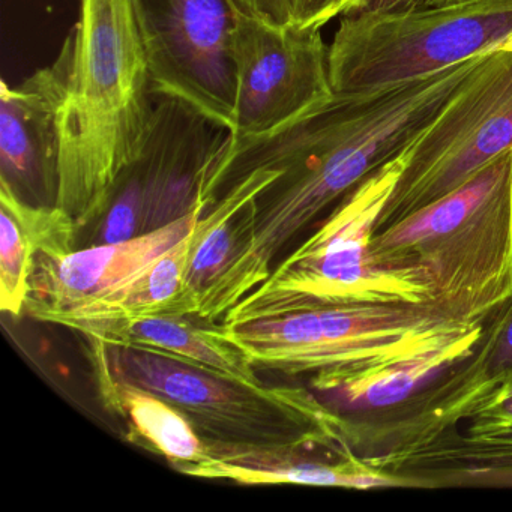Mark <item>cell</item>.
I'll use <instances>...</instances> for the list:
<instances>
[{
	"instance_id": "cell-5",
	"label": "cell",
	"mask_w": 512,
	"mask_h": 512,
	"mask_svg": "<svg viewBox=\"0 0 512 512\" xmlns=\"http://www.w3.org/2000/svg\"><path fill=\"white\" fill-rule=\"evenodd\" d=\"M95 374L146 389L190 419L206 442L256 448L352 449L350 421L298 386L250 385L184 359L89 341Z\"/></svg>"
},
{
	"instance_id": "cell-10",
	"label": "cell",
	"mask_w": 512,
	"mask_h": 512,
	"mask_svg": "<svg viewBox=\"0 0 512 512\" xmlns=\"http://www.w3.org/2000/svg\"><path fill=\"white\" fill-rule=\"evenodd\" d=\"M233 140L265 136L334 97L322 28L266 22L236 7Z\"/></svg>"
},
{
	"instance_id": "cell-16",
	"label": "cell",
	"mask_w": 512,
	"mask_h": 512,
	"mask_svg": "<svg viewBox=\"0 0 512 512\" xmlns=\"http://www.w3.org/2000/svg\"><path fill=\"white\" fill-rule=\"evenodd\" d=\"M280 176V170L256 169L248 173L200 218L185 275V295L193 316H197L203 293L223 274L247 233L248 206Z\"/></svg>"
},
{
	"instance_id": "cell-24",
	"label": "cell",
	"mask_w": 512,
	"mask_h": 512,
	"mask_svg": "<svg viewBox=\"0 0 512 512\" xmlns=\"http://www.w3.org/2000/svg\"><path fill=\"white\" fill-rule=\"evenodd\" d=\"M235 4L244 13L266 22L278 25L290 23L289 11L284 0H235Z\"/></svg>"
},
{
	"instance_id": "cell-7",
	"label": "cell",
	"mask_w": 512,
	"mask_h": 512,
	"mask_svg": "<svg viewBox=\"0 0 512 512\" xmlns=\"http://www.w3.org/2000/svg\"><path fill=\"white\" fill-rule=\"evenodd\" d=\"M512 35V0H460L343 16L329 46L335 94L434 76L496 52Z\"/></svg>"
},
{
	"instance_id": "cell-14",
	"label": "cell",
	"mask_w": 512,
	"mask_h": 512,
	"mask_svg": "<svg viewBox=\"0 0 512 512\" xmlns=\"http://www.w3.org/2000/svg\"><path fill=\"white\" fill-rule=\"evenodd\" d=\"M206 460L181 467L178 472L203 479H226L242 485H313V487L371 488L416 487L406 476L376 469L353 454L337 461L310 457L313 448H256L206 442Z\"/></svg>"
},
{
	"instance_id": "cell-3",
	"label": "cell",
	"mask_w": 512,
	"mask_h": 512,
	"mask_svg": "<svg viewBox=\"0 0 512 512\" xmlns=\"http://www.w3.org/2000/svg\"><path fill=\"white\" fill-rule=\"evenodd\" d=\"M485 322L460 319L436 301L338 305L212 328L254 368L310 374L317 391H341L406 362L469 356Z\"/></svg>"
},
{
	"instance_id": "cell-19",
	"label": "cell",
	"mask_w": 512,
	"mask_h": 512,
	"mask_svg": "<svg viewBox=\"0 0 512 512\" xmlns=\"http://www.w3.org/2000/svg\"><path fill=\"white\" fill-rule=\"evenodd\" d=\"M467 358L463 353L448 352L419 361L406 362L391 370L383 371L370 379L341 389L349 403L370 404V406H389L398 401L407 400L422 382L440 370H448Z\"/></svg>"
},
{
	"instance_id": "cell-13",
	"label": "cell",
	"mask_w": 512,
	"mask_h": 512,
	"mask_svg": "<svg viewBox=\"0 0 512 512\" xmlns=\"http://www.w3.org/2000/svg\"><path fill=\"white\" fill-rule=\"evenodd\" d=\"M208 206L199 203L187 214L128 241L73 251L52 259L38 256L25 310L34 319L100 298L134 280L196 229Z\"/></svg>"
},
{
	"instance_id": "cell-18",
	"label": "cell",
	"mask_w": 512,
	"mask_h": 512,
	"mask_svg": "<svg viewBox=\"0 0 512 512\" xmlns=\"http://www.w3.org/2000/svg\"><path fill=\"white\" fill-rule=\"evenodd\" d=\"M101 397L130 424L131 439L166 458L176 470L206 460L205 440L190 419L163 398L107 374H95Z\"/></svg>"
},
{
	"instance_id": "cell-12",
	"label": "cell",
	"mask_w": 512,
	"mask_h": 512,
	"mask_svg": "<svg viewBox=\"0 0 512 512\" xmlns=\"http://www.w3.org/2000/svg\"><path fill=\"white\" fill-rule=\"evenodd\" d=\"M65 58L13 88L0 83V185L35 206H55Z\"/></svg>"
},
{
	"instance_id": "cell-26",
	"label": "cell",
	"mask_w": 512,
	"mask_h": 512,
	"mask_svg": "<svg viewBox=\"0 0 512 512\" xmlns=\"http://www.w3.org/2000/svg\"><path fill=\"white\" fill-rule=\"evenodd\" d=\"M452 2H460V0H427V4L425 5L452 4Z\"/></svg>"
},
{
	"instance_id": "cell-9",
	"label": "cell",
	"mask_w": 512,
	"mask_h": 512,
	"mask_svg": "<svg viewBox=\"0 0 512 512\" xmlns=\"http://www.w3.org/2000/svg\"><path fill=\"white\" fill-rule=\"evenodd\" d=\"M151 89L235 131V0H137Z\"/></svg>"
},
{
	"instance_id": "cell-21",
	"label": "cell",
	"mask_w": 512,
	"mask_h": 512,
	"mask_svg": "<svg viewBox=\"0 0 512 512\" xmlns=\"http://www.w3.org/2000/svg\"><path fill=\"white\" fill-rule=\"evenodd\" d=\"M35 250L16 220L0 209V310L20 316L31 293Z\"/></svg>"
},
{
	"instance_id": "cell-20",
	"label": "cell",
	"mask_w": 512,
	"mask_h": 512,
	"mask_svg": "<svg viewBox=\"0 0 512 512\" xmlns=\"http://www.w3.org/2000/svg\"><path fill=\"white\" fill-rule=\"evenodd\" d=\"M0 209H5L19 223L35 253L52 259L73 253L79 227L73 217L58 206L31 205L10 188L0 185Z\"/></svg>"
},
{
	"instance_id": "cell-11",
	"label": "cell",
	"mask_w": 512,
	"mask_h": 512,
	"mask_svg": "<svg viewBox=\"0 0 512 512\" xmlns=\"http://www.w3.org/2000/svg\"><path fill=\"white\" fill-rule=\"evenodd\" d=\"M512 382V295L485 320L484 331L463 361L407 398L382 421L352 422V442L379 448L365 461L391 473L410 455L469 421ZM392 475V473H391Z\"/></svg>"
},
{
	"instance_id": "cell-25",
	"label": "cell",
	"mask_w": 512,
	"mask_h": 512,
	"mask_svg": "<svg viewBox=\"0 0 512 512\" xmlns=\"http://www.w3.org/2000/svg\"><path fill=\"white\" fill-rule=\"evenodd\" d=\"M427 0H349L343 16L367 13H394L424 7Z\"/></svg>"
},
{
	"instance_id": "cell-4",
	"label": "cell",
	"mask_w": 512,
	"mask_h": 512,
	"mask_svg": "<svg viewBox=\"0 0 512 512\" xmlns=\"http://www.w3.org/2000/svg\"><path fill=\"white\" fill-rule=\"evenodd\" d=\"M374 259L421 269L433 301L485 322L512 295V149L466 184L374 233Z\"/></svg>"
},
{
	"instance_id": "cell-22",
	"label": "cell",
	"mask_w": 512,
	"mask_h": 512,
	"mask_svg": "<svg viewBox=\"0 0 512 512\" xmlns=\"http://www.w3.org/2000/svg\"><path fill=\"white\" fill-rule=\"evenodd\" d=\"M469 437L487 442H512V382L469 419Z\"/></svg>"
},
{
	"instance_id": "cell-15",
	"label": "cell",
	"mask_w": 512,
	"mask_h": 512,
	"mask_svg": "<svg viewBox=\"0 0 512 512\" xmlns=\"http://www.w3.org/2000/svg\"><path fill=\"white\" fill-rule=\"evenodd\" d=\"M194 230L134 280L85 304L44 314L41 322L65 326L92 338L142 317L193 316L185 295V275Z\"/></svg>"
},
{
	"instance_id": "cell-2",
	"label": "cell",
	"mask_w": 512,
	"mask_h": 512,
	"mask_svg": "<svg viewBox=\"0 0 512 512\" xmlns=\"http://www.w3.org/2000/svg\"><path fill=\"white\" fill-rule=\"evenodd\" d=\"M65 92L56 205L86 227L106 215L148 140L152 94L137 0H80L61 50Z\"/></svg>"
},
{
	"instance_id": "cell-23",
	"label": "cell",
	"mask_w": 512,
	"mask_h": 512,
	"mask_svg": "<svg viewBox=\"0 0 512 512\" xmlns=\"http://www.w3.org/2000/svg\"><path fill=\"white\" fill-rule=\"evenodd\" d=\"M290 23L323 28L335 17L343 16L349 0H284Z\"/></svg>"
},
{
	"instance_id": "cell-8",
	"label": "cell",
	"mask_w": 512,
	"mask_h": 512,
	"mask_svg": "<svg viewBox=\"0 0 512 512\" xmlns=\"http://www.w3.org/2000/svg\"><path fill=\"white\" fill-rule=\"evenodd\" d=\"M512 149V52L487 53L424 133L400 154L401 172L376 232L466 184Z\"/></svg>"
},
{
	"instance_id": "cell-17",
	"label": "cell",
	"mask_w": 512,
	"mask_h": 512,
	"mask_svg": "<svg viewBox=\"0 0 512 512\" xmlns=\"http://www.w3.org/2000/svg\"><path fill=\"white\" fill-rule=\"evenodd\" d=\"M88 340L155 350L250 385H263L253 365L238 347L215 335L212 328L194 326L184 316L142 317L107 329Z\"/></svg>"
},
{
	"instance_id": "cell-6",
	"label": "cell",
	"mask_w": 512,
	"mask_h": 512,
	"mask_svg": "<svg viewBox=\"0 0 512 512\" xmlns=\"http://www.w3.org/2000/svg\"><path fill=\"white\" fill-rule=\"evenodd\" d=\"M400 172L398 155L368 176L332 209L304 244L227 311L221 325L338 305L433 301L421 269L382 265L371 251L377 220Z\"/></svg>"
},
{
	"instance_id": "cell-1",
	"label": "cell",
	"mask_w": 512,
	"mask_h": 512,
	"mask_svg": "<svg viewBox=\"0 0 512 512\" xmlns=\"http://www.w3.org/2000/svg\"><path fill=\"white\" fill-rule=\"evenodd\" d=\"M484 56L413 82L334 94L265 136L233 140L230 134L203 179L197 202L211 208L248 173L280 170L266 191L269 200L293 223L310 226L412 145Z\"/></svg>"
},
{
	"instance_id": "cell-27",
	"label": "cell",
	"mask_w": 512,
	"mask_h": 512,
	"mask_svg": "<svg viewBox=\"0 0 512 512\" xmlns=\"http://www.w3.org/2000/svg\"><path fill=\"white\" fill-rule=\"evenodd\" d=\"M500 50H509V52H512V35L508 38V40H506V43L500 47Z\"/></svg>"
}]
</instances>
